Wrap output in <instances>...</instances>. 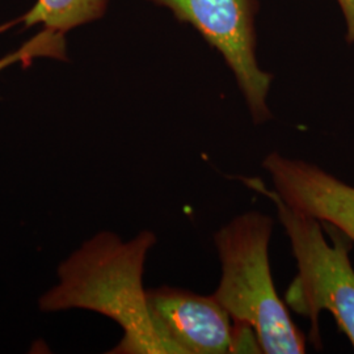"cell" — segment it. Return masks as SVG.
I'll use <instances>...</instances> for the list:
<instances>
[{"label":"cell","mask_w":354,"mask_h":354,"mask_svg":"<svg viewBox=\"0 0 354 354\" xmlns=\"http://www.w3.org/2000/svg\"><path fill=\"white\" fill-rule=\"evenodd\" d=\"M156 244L151 231L122 241L113 232H100L67 257L58 269V282L39 298L46 313L89 310L114 320L124 336L112 354H180L152 317L143 272Z\"/></svg>","instance_id":"1"},{"label":"cell","mask_w":354,"mask_h":354,"mask_svg":"<svg viewBox=\"0 0 354 354\" xmlns=\"http://www.w3.org/2000/svg\"><path fill=\"white\" fill-rule=\"evenodd\" d=\"M274 222L260 212L236 215L214 234L221 281L213 297L234 323L254 330L261 353L302 354L306 337L279 299L269 263Z\"/></svg>","instance_id":"2"},{"label":"cell","mask_w":354,"mask_h":354,"mask_svg":"<svg viewBox=\"0 0 354 354\" xmlns=\"http://www.w3.org/2000/svg\"><path fill=\"white\" fill-rule=\"evenodd\" d=\"M239 178L247 188L268 197L277 209L298 269L285 292V304L311 322L310 342L317 349L322 348L319 315L327 311L354 348V269L349 257L353 243L327 225L333 230L329 243L315 216L289 206L260 177Z\"/></svg>","instance_id":"3"},{"label":"cell","mask_w":354,"mask_h":354,"mask_svg":"<svg viewBox=\"0 0 354 354\" xmlns=\"http://www.w3.org/2000/svg\"><path fill=\"white\" fill-rule=\"evenodd\" d=\"M194 26L219 51L238 80L254 124L270 118L266 104L273 76L256 59L254 0H150Z\"/></svg>","instance_id":"4"},{"label":"cell","mask_w":354,"mask_h":354,"mask_svg":"<svg viewBox=\"0 0 354 354\" xmlns=\"http://www.w3.org/2000/svg\"><path fill=\"white\" fill-rule=\"evenodd\" d=\"M158 327L180 354L232 353L234 322L213 294L160 286L147 290Z\"/></svg>","instance_id":"5"},{"label":"cell","mask_w":354,"mask_h":354,"mask_svg":"<svg viewBox=\"0 0 354 354\" xmlns=\"http://www.w3.org/2000/svg\"><path fill=\"white\" fill-rule=\"evenodd\" d=\"M261 165L285 203L336 228L354 244V187L319 165L279 151L269 152Z\"/></svg>","instance_id":"6"},{"label":"cell","mask_w":354,"mask_h":354,"mask_svg":"<svg viewBox=\"0 0 354 354\" xmlns=\"http://www.w3.org/2000/svg\"><path fill=\"white\" fill-rule=\"evenodd\" d=\"M109 0H37L21 17L26 28L42 26L66 35L71 29L99 20Z\"/></svg>","instance_id":"7"},{"label":"cell","mask_w":354,"mask_h":354,"mask_svg":"<svg viewBox=\"0 0 354 354\" xmlns=\"http://www.w3.org/2000/svg\"><path fill=\"white\" fill-rule=\"evenodd\" d=\"M38 58H66L64 35L50 29H42L38 35L26 42L20 49L0 58V73L16 64H32Z\"/></svg>","instance_id":"8"},{"label":"cell","mask_w":354,"mask_h":354,"mask_svg":"<svg viewBox=\"0 0 354 354\" xmlns=\"http://www.w3.org/2000/svg\"><path fill=\"white\" fill-rule=\"evenodd\" d=\"M346 23V41L354 44V0H337Z\"/></svg>","instance_id":"9"}]
</instances>
